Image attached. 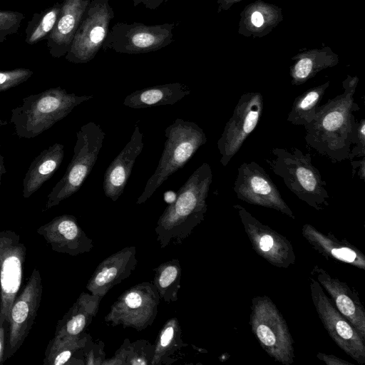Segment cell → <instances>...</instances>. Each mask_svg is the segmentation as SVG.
I'll return each mask as SVG.
<instances>
[{
  "label": "cell",
  "mask_w": 365,
  "mask_h": 365,
  "mask_svg": "<svg viewBox=\"0 0 365 365\" xmlns=\"http://www.w3.org/2000/svg\"><path fill=\"white\" fill-rule=\"evenodd\" d=\"M60 11L61 3L57 2L34 14L25 30V42L29 45H34L46 39L55 26Z\"/></svg>",
  "instance_id": "obj_33"
},
{
  "label": "cell",
  "mask_w": 365,
  "mask_h": 365,
  "mask_svg": "<svg viewBox=\"0 0 365 365\" xmlns=\"http://www.w3.org/2000/svg\"><path fill=\"white\" fill-rule=\"evenodd\" d=\"M263 108L264 100L261 93L246 92L240 96L217 143L221 155L220 162L223 166L228 165L256 128Z\"/></svg>",
  "instance_id": "obj_12"
},
{
  "label": "cell",
  "mask_w": 365,
  "mask_h": 365,
  "mask_svg": "<svg viewBox=\"0 0 365 365\" xmlns=\"http://www.w3.org/2000/svg\"><path fill=\"white\" fill-rule=\"evenodd\" d=\"M25 19L23 13L16 11L0 10V43L10 35L16 34Z\"/></svg>",
  "instance_id": "obj_34"
},
{
  "label": "cell",
  "mask_w": 365,
  "mask_h": 365,
  "mask_svg": "<svg viewBox=\"0 0 365 365\" xmlns=\"http://www.w3.org/2000/svg\"><path fill=\"white\" fill-rule=\"evenodd\" d=\"M106 133L100 125L88 122L76 133L73 155L61 179L48 195L43 210L58 205L76 193L91 172L103 146Z\"/></svg>",
  "instance_id": "obj_6"
},
{
  "label": "cell",
  "mask_w": 365,
  "mask_h": 365,
  "mask_svg": "<svg viewBox=\"0 0 365 365\" xmlns=\"http://www.w3.org/2000/svg\"><path fill=\"white\" fill-rule=\"evenodd\" d=\"M354 144L351 148L348 159L365 156V119L361 118L359 122H356L355 129L351 140Z\"/></svg>",
  "instance_id": "obj_36"
},
{
  "label": "cell",
  "mask_w": 365,
  "mask_h": 365,
  "mask_svg": "<svg viewBox=\"0 0 365 365\" xmlns=\"http://www.w3.org/2000/svg\"><path fill=\"white\" fill-rule=\"evenodd\" d=\"M154 277L152 284L155 287L160 299L167 304L178 299L180 289L182 268L178 259L164 262L153 268Z\"/></svg>",
  "instance_id": "obj_30"
},
{
  "label": "cell",
  "mask_w": 365,
  "mask_h": 365,
  "mask_svg": "<svg viewBox=\"0 0 365 365\" xmlns=\"http://www.w3.org/2000/svg\"><path fill=\"white\" fill-rule=\"evenodd\" d=\"M137 263L135 247L123 248L99 263L86 286V289L103 298L132 274Z\"/></svg>",
  "instance_id": "obj_19"
},
{
  "label": "cell",
  "mask_w": 365,
  "mask_h": 365,
  "mask_svg": "<svg viewBox=\"0 0 365 365\" xmlns=\"http://www.w3.org/2000/svg\"><path fill=\"white\" fill-rule=\"evenodd\" d=\"M272 153L274 158L265 161L300 200L318 211L329 205L327 182L313 165L309 153L304 154L296 148L290 150L275 148Z\"/></svg>",
  "instance_id": "obj_4"
},
{
  "label": "cell",
  "mask_w": 365,
  "mask_h": 365,
  "mask_svg": "<svg viewBox=\"0 0 365 365\" xmlns=\"http://www.w3.org/2000/svg\"><path fill=\"white\" fill-rule=\"evenodd\" d=\"M134 6L142 4L145 8L150 10H155L167 0H132Z\"/></svg>",
  "instance_id": "obj_40"
},
{
  "label": "cell",
  "mask_w": 365,
  "mask_h": 365,
  "mask_svg": "<svg viewBox=\"0 0 365 365\" xmlns=\"http://www.w3.org/2000/svg\"><path fill=\"white\" fill-rule=\"evenodd\" d=\"M54 252L75 257L90 252L94 247L77 219L71 215H61L37 229Z\"/></svg>",
  "instance_id": "obj_17"
},
{
  "label": "cell",
  "mask_w": 365,
  "mask_h": 365,
  "mask_svg": "<svg viewBox=\"0 0 365 365\" xmlns=\"http://www.w3.org/2000/svg\"><path fill=\"white\" fill-rule=\"evenodd\" d=\"M160 301L159 294L152 283L137 284L118 297L104 320L113 327L120 325L123 328L143 331L154 322Z\"/></svg>",
  "instance_id": "obj_9"
},
{
  "label": "cell",
  "mask_w": 365,
  "mask_h": 365,
  "mask_svg": "<svg viewBox=\"0 0 365 365\" xmlns=\"http://www.w3.org/2000/svg\"><path fill=\"white\" fill-rule=\"evenodd\" d=\"M101 299L90 292H82L57 322L54 336H73L84 332L96 317Z\"/></svg>",
  "instance_id": "obj_26"
},
{
  "label": "cell",
  "mask_w": 365,
  "mask_h": 365,
  "mask_svg": "<svg viewBox=\"0 0 365 365\" xmlns=\"http://www.w3.org/2000/svg\"><path fill=\"white\" fill-rule=\"evenodd\" d=\"M352 174H357L362 180H365V156L360 160L351 161Z\"/></svg>",
  "instance_id": "obj_39"
},
{
  "label": "cell",
  "mask_w": 365,
  "mask_h": 365,
  "mask_svg": "<svg viewBox=\"0 0 365 365\" xmlns=\"http://www.w3.org/2000/svg\"><path fill=\"white\" fill-rule=\"evenodd\" d=\"M317 357L327 365H353L352 363L341 359L336 356L319 352Z\"/></svg>",
  "instance_id": "obj_38"
},
{
  "label": "cell",
  "mask_w": 365,
  "mask_h": 365,
  "mask_svg": "<svg viewBox=\"0 0 365 365\" xmlns=\"http://www.w3.org/2000/svg\"><path fill=\"white\" fill-rule=\"evenodd\" d=\"M6 341V327L0 326V364L4 362V356Z\"/></svg>",
  "instance_id": "obj_41"
},
{
  "label": "cell",
  "mask_w": 365,
  "mask_h": 365,
  "mask_svg": "<svg viewBox=\"0 0 365 365\" xmlns=\"http://www.w3.org/2000/svg\"><path fill=\"white\" fill-rule=\"evenodd\" d=\"M154 352V344L145 339L130 342L125 339L114 356L105 359L103 365H151Z\"/></svg>",
  "instance_id": "obj_32"
},
{
  "label": "cell",
  "mask_w": 365,
  "mask_h": 365,
  "mask_svg": "<svg viewBox=\"0 0 365 365\" xmlns=\"http://www.w3.org/2000/svg\"><path fill=\"white\" fill-rule=\"evenodd\" d=\"M93 96L68 93L58 86L31 94L11 110L10 121L19 138L31 139L66 118L73 109Z\"/></svg>",
  "instance_id": "obj_3"
},
{
  "label": "cell",
  "mask_w": 365,
  "mask_h": 365,
  "mask_svg": "<svg viewBox=\"0 0 365 365\" xmlns=\"http://www.w3.org/2000/svg\"><path fill=\"white\" fill-rule=\"evenodd\" d=\"M91 0H62L55 26L47 37L50 55L56 58L65 56Z\"/></svg>",
  "instance_id": "obj_21"
},
{
  "label": "cell",
  "mask_w": 365,
  "mask_h": 365,
  "mask_svg": "<svg viewBox=\"0 0 365 365\" xmlns=\"http://www.w3.org/2000/svg\"><path fill=\"white\" fill-rule=\"evenodd\" d=\"M178 24L117 22L109 29L102 48L127 54L157 51L173 42V30Z\"/></svg>",
  "instance_id": "obj_8"
},
{
  "label": "cell",
  "mask_w": 365,
  "mask_h": 365,
  "mask_svg": "<svg viewBox=\"0 0 365 365\" xmlns=\"http://www.w3.org/2000/svg\"><path fill=\"white\" fill-rule=\"evenodd\" d=\"M91 336L85 331L73 336H56L49 341L44 365H84L86 346Z\"/></svg>",
  "instance_id": "obj_28"
},
{
  "label": "cell",
  "mask_w": 365,
  "mask_h": 365,
  "mask_svg": "<svg viewBox=\"0 0 365 365\" xmlns=\"http://www.w3.org/2000/svg\"><path fill=\"white\" fill-rule=\"evenodd\" d=\"M104 344L101 341H93L92 338L88 341L84 352L85 364H102L105 361Z\"/></svg>",
  "instance_id": "obj_37"
},
{
  "label": "cell",
  "mask_w": 365,
  "mask_h": 365,
  "mask_svg": "<svg viewBox=\"0 0 365 365\" xmlns=\"http://www.w3.org/2000/svg\"><path fill=\"white\" fill-rule=\"evenodd\" d=\"M42 291L40 272L34 268L10 309L4 361L17 351L28 336L40 307Z\"/></svg>",
  "instance_id": "obj_14"
},
{
  "label": "cell",
  "mask_w": 365,
  "mask_h": 365,
  "mask_svg": "<svg viewBox=\"0 0 365 365\" xmlns=\"http://www.w3.org/2000/svg\"><path fill=\"white\" fill-rule=\"evenodd\" d=\"M165 136L166 140L158 165L138 197L137 205L145 202L207 140L205 132L197 123L179 118L165 128Z\"/></svg>",
  "instance_id": "obj_5"
},
{
  "label": "cell",
  "mask_w": 365,
  "mask_h": 365,
  "mask_svg": "<svg viewBox=\"0 0 365 365\" xmlns=\"http://www.w3.org/2000/svg\"><path fill=\"white\" fill-rule=\"evenodd\" d=\"M282 20L281 7L256 0L247 4L240 14L238 33L245 37L262 38L269 34Z\"/></svg>",
  "instance_id": "obj_23"
},
{
  "label": "cell",
  "mask_w": 365,
  "mask_h": 365,
  "mask_svg": "<svg viewBox=\"0 0 365 365\" xmlns=\"http://www.w3.org/2000/svg\"><path fill=\"white\" fill-rule=\"evenodd\" d=\"M143 138L140 127L135 124L130 140L110 163L104 174V194L113 202L123 194L135 160L143 150Z\"/></svg>",
  "instance_id": "obj_20"
},
{
  "label": "cell",
  "mask_w": 365,
  "mask_h": 365,
  "mask_svg": "<svg viewBox=\"0 0 365 365\" xmlns=\"http://www.w3.org/2000/svg\"><path fill=\"white\" fill-rule=\"evenodd\" d=\"M233 190L237 197L245 202L275 210L295 219L276 185L256 162H245L237 168Z\"/></svg>",
  "instance_id": "obj_15"
},
{
  "label": "cell",
  "mask_w": 365,
  "mask_h": 365,
  "mask_svg": "<svg viewBox=\"0 0 365 365\" xmlns=\"http://www.w3.org/2000/svg\"><path fill=\"white\" fill-rule=\"evenodd\" d=\"M6 172V170L4 166V157L1 155H0V185H1L2 175L5 174Z\"/></svg>",
  "instance_id": "obj_43"
},
{
  "label": "cell",
  "mask_w": 365,
  "mask_h": 365,
  "mask_svg": "<svg viewBox=\"0 0 365 365\" xmlns=\"http://www.w3.org/2000/svg\"><path fill=\"white\" fill-rule=\"evenodd\" d=\"M356 76L347 75L343 93L319 106L313 120L304 126L307 144L334 162L348 159L355 129L353 112L360 108L354 101L359 83Z\"/></svg>",
  "instance_id": "obj_1"
},
{
  "label": "cell",
  "mask_w": 365,
  "mask_h": 365,
  "mask_svg": "<svg viewBox=\"0 0 365 365\" xmlns=\"http://www.w3.org/2000/svg\"><path fill=\"white\" fill-rule=\"evenodd\" d=\"M190 93V89L180 82L169 83L138 90L128 95L123 105L139 109L159 106H171Z\"/></svg>",
  "instance_id": "obj_27"
},
{
  "label": "cell",
  "mask_w": 365,
  "mask_h": 365,
  "mask_svg": "<svg viewBox=\"0 0 365 365\" xmlns=\"http://www.w3.org/2000/svg\"><path fill=\"white\" fill-rule=\"evenodd\" d=\"M242 0H217V13L229 10L235 4Z\"/></svg>",
  "instance_id": "obj_42"
},
{
  "label": "cell",
  "mask_w": 365,
  "mask_h": 365,
  "mask_svg": "<svg viewBox=\"0 0 365 365\" xmlns=\"http://www.w3.org/2000/svg\"><path fill=\"white\" fill-rule=\"evenodd\" d=\"M252 249L261 257L278 268H288L296 256L287 238L263 224L240 205H235Z\"/></svg>",
  "instance_id": "obj_16"
},
{
  "label": "cell",
  "mask_w": 365,
  "mask_h": 365,
  "mask_svg": "<svg viewBox=\"0 0 365 365\" xmlns=\"http://www.w3.org/2000/svg\"><path fill=\"white\" fill-rule=\"evenodd\" d=\"M114 11L108 0H91L75 34L66 60L86 63L102 48Z\"/></svg>",
  "instance_id": "obj_10"
},
{
  "label": "cell",
  "mask_w": 365,
  "mask_h": 365,
  "mask_svg": "<svg viewBox=\"0 0 365 365\" xmlns=\"http://www.w3.org/2000/svg\"><path fill=\"white\" fill-rule=\"evenodd\" d=\"M26 251L16 232H0V326L6 329L11 307L22 284Z\"/></svg>",
  "instance_id": "obj_13"
},
{
  "label": "cell",
  "mask_w": 365,
  "mask_h": 365,
  "mask_svg": "<svg viewBox=\"0 0 365 365\" xmlns=\"http://www.w3.org/2000/svg\"><path fill=\"white\" fill-rule=\"evenodd\" d=\"M6 124V122L0 118V127Z\"/></svg>",
  "instance_id": "obj_44"
},
{
  "label": "cell",
  "mask_w": 365,
  "mask_h": 365,
  "mask_svg": "<svg viewBox=\"0 0 365 365\" xmlns=\"http://www.w3.org/2000/svg\"><path fill=\"white\" fill-rule=\"evenodd\" d=\"M311 297L317 315L334 343L358 364H365V340L337 310L323 288L309 277Z\"/></svg>",
  "instance_id": "obj_11"
},
{
  "label": "cell",
  "mask_w": 365,
  "mask_h": 365,
  "mask_svg": "<svg viewBox=\"0 0 365 365\" xmlns=\"http://www.w3.org/2000/svg\"><path fill=\"white\" fill-rule=\"evenodd\" d=\"M34 72L25 68L0 70V92L14 88L31 78Z\"/></svg>",
  "instance_id": "obj_35"
},
{
  "label": "cell",
  "mask_w": 365,
  "mask_h": 365,
  "mask_svg": "<svg viewBox=\"0 0 365 365\" xmlns=\"http://www.w3.org/2000/svg\"><path fill=\"white\" fill-rule=\"evenodd\" d=\"M250 325L259 345L269 356L283 365L293 364L292 334L282 313L268 296L252 299Z\"/></svg>",
  "instance_id": "obj_7"
},
{
  "label": "cell",
  "mask_w": 365,
  "mask_h": 365,
  "mask_svg": "<svg viewBox=\"0 0 365 365\" xmlns=\"http://www.w3.org/2000/svg\"><path fill=\"white\" fill-rule=\"evenodd\" d=\"M182 339L180 324L177 317L166 321L154 343L151 365H170L178 360L177 355L187 346Z\"/></svg>",
  "instance_id": "obj_29"
},
{
  "label": "cell",
  "mask_w": 365,
  "mask_h": 365,
  "mask_svg": "<svg viewBox=\"0 0 365 365\" xmlns=\"http://www.w3.org/2000/svg\"><path fill=\"white\" fill-rule=\"evenodd\" d=\"M330 82L307 89L294 101L287 120L295 125L305 126L315 116L317 109L329 88Z\"/></svg>",
  "instance_id": "obj_31"
},
{
  "label": "cell",
  "mask_w": 365,
  "mask_h": 365,
  "mask_svg": "<svg viewBox=\"0 0 365 365\" xmlns=\"http://www.w3.org/2000/svg\"><path fill=\"white\" fill-rule=\"evenodd\" d=\"M295 1H297V0H295Z\"/></svg>",
  "instance_id": "obj_45"
},
{
  "label": "cell",
  "mask_w": 365,
  "mask_h": 365,
  "mask_svg": "<svg viewBox=\"0 0 365 365\" xmlns=\"http://www.w3.org/2000/svg\"><path fill=\"white\" fill-rule=\"evenodd\" d=\"M291 59L293 63L289 67V76L293 86L304 84L322 70L339 63V56L327 46L300 51Z\"/></svg>",
  "instance_id": "obj_24"
},
{
  "label": "cell",
  "mask_w": 365,
  "mask_h": 365,
  "mask_svg": "<svg viewBox=\"0 0 365 365\" xmlns=\"http://www.w3.org/2000/svg\"><path fill=\"white\" fill-rule=\"evenodd\" d=\"M212 172L203 163L178 190L175 200L157 221L155 232L161 248L180 245L205 219Z\"/></svg>",
  "instance_id": "obj_2"
},
{
  "label": "cell",
  "mask_w": 365,
  "mask_h": 365,
  "mask_svg": "<svg viewBox=\"0 0 365 365\" xmlns=\"http://www.w3.org/2000/svg\"><path fill=\"white\" fill-rule=\"evenodd\" d=\"M64 146L55 143L42 150L31 163L23 180L22 195L29 198L49 180L60 167Z\"/></svg>",
  "instance_id": "obj_25"
},
{
  "label": "cell",
  "mask_w": 365,
  "mask_h": 365,
  "mask_svg": "<svg viewBox=\"0 0 365 365\" xmlns=\"http://www.w3.org/2000/svg\"><path fill=\"white\" fill-rule=\"evenodd\" d=\"M311 274L330 296L337 310L354 326L365 340V309L358 292L346 282L315 265Z\"/></svg>",
  "instance_id": "obj_18"
},
{
  "label": "cell",
  "mask_w": 365,
  "mask_h": 365,
  "mask_svg": "<svg viewBox=\"0 0 365 365\" xmlns=\"http://www.w3.org/2000/svg\"><path fill=\"white\" fill-rule=\"evenodd\" d=\"M302 234L310 246L327 259L365 269L364 255L346 240L324 233L309 224L302 226Z\"/></svg>",
  "instance_id": "obj_22"
}]
</instances>
